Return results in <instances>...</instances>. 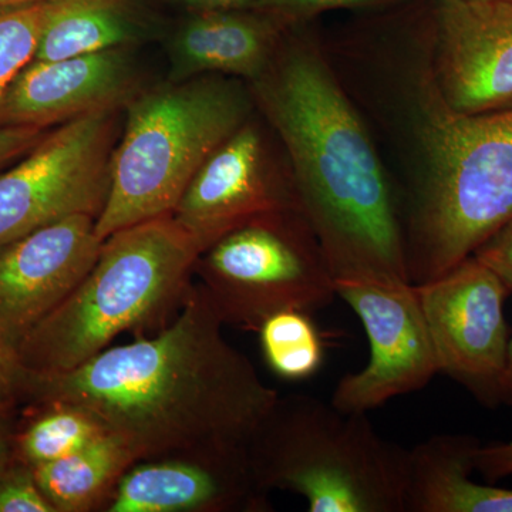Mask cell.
Returning <instances> with one entry per match:
<instances>
[{"instance_id": "6da1fadb", "label": "cell", "mask_w": 512, "mask_h": 512, "mask_svg": "<svg viewBox=\"0 0 512 512\" xmlns=\"http://www.w3.org/2000/svg\"><path fill=\"white\" fill-rule=\"evenodd\" d=\"M207 293L192 285L151 338L113 346L59 373L25 367L22 404H69L137 461L247 447L279 393L224 336Z\"/></svg>"}, {"instance_id": "7a4b0ae2", "label": "cell", "mask_w": 512, "mask_h": 512, "mask_svg": "<svg viewBox=\"0 0 512 512\" xmlns=\"http://www.w3.org/2000/svg\"><path fill=\"white\" fill-rule=\"evenodd\" d=\"M252 86L284 143L298 208L335 281L410 282L396 197L359 114L318 50L291 47Z\"/></svg>"}, {"instance_id": "3957f363", "label": "cell", "mask_w": 512, "mask_h": 512, "mask_svg": "<svg viewBox=\"0 0 512 512\" xmlns=\"http://www.w3.org/2000/svg\"><path fill=\"white\" fill-rule=\"evenodd\" d=\"M421 165L403 221L413 285L446 274L512 218V106L464 114L421 79Z\"/></svg>"}, {"instance_id": "277c9868", "label": "cell", "mask_w": 512, "mask_h": 512, "mask_svg": "<svg viewBox=\"0 0 512 512\" xmlns=\"http://www.w3.org/2000/svg\"><path fill=\"white\" fill-rule=\"evenodd\" d=\"M204 247L163 215L104 239L83 281L16 346L37 373L73 369L126 332L163 329L180 311Z\"/></svg>"}, {"instance_id": "5b68a950", "label": "cell", "mask_w": 512, "mask_h": 512, "mask_svg": "<svg viewBox=\"0 0 512 512\" xmlns=\"http://www.w3.org/2000/svg\"><path fill=\"white\" fill-rule=\"evenodd\" d=\"M247 451L265 491L301 495L309 511L406 512L409 450L380 436L367 413L279 394Z\"/></svg>"}, {"instance_id": "8992f818", "label": "cell", "mask_w": 512, "mask_h": 512, "mask_svg": "<svg viewBox=\"0 0 512 512\" xmlns=\"http://www.w3.org/2000/svg\"><path fill=\"white\" fill-rule=\"evenodd\" d=\"M237 83L205 77L171 84L128 103L126 127L111 154L110 191L96 220L101 239L173 214L207 158L248 123Z\"/></svg>"}, {"instance_id": "52a82bcc", "label": "cell", "mask_w": 512, "mask_h": 512, "mask_svg": "<svg viewBox=\"0 0 512 512\" xmlns=\"http://www.w3.org/2000/svg\"><path fill=\"white\" fill-rule=\"evenodd\" d=\"M194 275L222 323L248 332L274 313H313L338 298L326 256L299 208L228 232L198 256Z\"/></svg>"}, {"instance_id": "ba28073f", "label": "cell", "mask_w": 512, "mask_h": 512, "mask_svg": "<svg viewBox=\"0 0 512 512\" xmlns=\"http://www.w3.org/2000/svg\"><path fill=\"white\" fill-rule=\"evenodd\" d=\"M117 109L47 131L0 174V245L73 215L99 217L110 191Z\"/></svg>"}, {"instance_id": "9c48e42d", "label": "cell", "mask_w": 512, "mask_h": 512, "mask_svg": "<svg viewBox=\"0 0 512 512\" xmlns=\"http://www.w3.org/2000/svg\"><path fill=\"white\" fill-rule=\"evenodd\" d=\"M414 286L439 372L483 406H500L511 340L504 309L507 286L474 255Z\"/></svg>"}, {"instance_id": "30bf717a", "label": "cell", "mask_w": 512, "mask_h": 512, "mask_svg": "<svg viewBox=\"0 0 512 512\" xmlns=\"http://www.w3.org/2000/svg\"><path fill=\"white\" fill-rule=\"evenodd\" d=\"M335 288L362 322L370 357L362 370L339 380L333 406L367 413L423 389L439 375L416 286L399 279L349 278L336 279Z\"/></svg>"}, {"instance_id": "8fae6325", "label": "cell", "mask_w": 512, "mask_h": 512, "mask_svg": "<svg viewBox=\"0 0 512 512\" xmlns=\"http://www.w3.org/2000/svg\"><path fill=\"white\" fill-rule=\"evenodd\" d=\"M101 245L92 215H73L0 245V336L16 348L89 274Z\"/></svg>"}, {"instance_id": "7c38bea8", "label": "cell", "mask_w": 512, "mask_h": 512, "mask_svg": "<svg viewBox=\"0 0 512 512\" xmlns=\"http://www.w3.org/2000/svg\"><path fill=\"white\" fill-rule=\"evenodd\" d=\"M433 83L458 113L512 106L511 0H437Z\"/></svg>"}, {"instance_id": "4fadbf2b", "label": "cell", "mask_w": 512, "mask_h": 512, "mask_svg": "<svg viewBox=\"0 0 512 512\" xmlns=\"http://www.w3.org/2000/svg\"><path fill=\"white\" fill-rule=\"evenodd\" d=\"M247 447L136 461L121 476L104 512H264Z\"/></svg>"}, {"instance_id": "5bb4252c", "label": "cell", "mask_w": 512, "mask_h": 512, "mask_svg": "<svg viewBox=\"0 0 512 512\" xmlns=\"http://www.w3.org/2000/svg\"><path fill=\"white\" fill-rule=\"evenodd\" d=\"M288 208H298L293 185L266 164L261 134L247 123L201 165L173 217L205 251L241 225Z\"/></svg>"}, {"instance_id": "9a60e30c", "label": "cell", "mask_w": 512, "mask_h": 512, "mask_svg": "<svg viewBox=\"0 0 512 512\" xmlns=\"http://www.w3.org/2000/svg\"><path fill=\"white\" fill-rule=\"evenodd\" d=\"M124 49L33 60L10 84L0 126L47 128L127 103L136 87V72Z\"/></svg>"}, {"instance_id": "2e32d148", "label": "cell", "mask_w": 512, "mask_h": 512, "mask_svg": "<svg viewBox=\"0 0 512 512\" xmlns=\"http://www.w3.org/2000/svg\"><path fill=\"white\" fill-rule=\"evenodd\" d=\"M281 20L256 10L198 12L171 43L174 82L198 73H224L255 80L271 63Z\"/></svg>"}, {"instance_id": "e0dca14e", "label": "cell", "mask_w": 512, "mask_h": 512, "mask_svg": "<svg viewBox=\"0 0 512 512\" xmlns=\"http://www.w3.org/2000/svg\"><path fill=\"white\" fill-rule=\"evenodd\" d=\"M480 440L434 434L407 454L406 512H512V488L473 480Z\"/></svg>"}, {"instance_id": "ac0fdd59", "label": "cell", "mask_w": 512, "mask_h": 512, "mask_svg": "<svg viewBox=\"0 0 512 512\" xmlns=\"http://www.w3.org/2000/svg\"><path fill=\"white\" fill-rule=\"evenodd\" d=\"M136 457L104 433L70 456L33 468L37 484L56 512L103 511Z\"/></svg>"}, {"instance_id": "d6986e66", "label": "cell", "mask_w": 512, "mask_h": 512, "mask_svg": "<svg viewBox=\"0 0 512 512\" xmlns=\"http://www.w3.org/2000/svg\"><path fill=\"white\" fill-rule=\"evenodd\" d=\"M126 0H55L35 60H63L126 47L136 37Z\"/></svg>"}, {"instance_id": "ffe728a7", "label": "cell", "mask_w": 512, "mask_h": 512, "mask_svg": "<svg viewBox=\"0 0 512 512\" xmlns=\"http://www.w3.org/2000/svg\"><path fill=\"white\" fill-rule=\"evenodd\" d=\"M30 409L25 424L13 430V454L32 468L70 456L106 433L90 414L69 404Z\"/></svg>"}, {"instance_id": "44dd1931", "label": "cell", "mask_w": 512, "mask_h": 512, "mask_svg": "<svg viewBox=\"0 0 512 512\" xmlns=\"http://www.w3.org/2000/svg\"><path fill=\"white\" fill-rule=\"evenodd\" d=\"M269 369L288 382H301L319 372L325 345L312 313L288 309L266 318L256 330Z\"/></svg>"}, {"instance_id": "7402d4cb", "label": "cell", "mask_w": 512, "mask_h": 512, "mask_svg": "<svg viewBox=\"0 0 512 512\" xmlns=\"http://www.w3.org/2000/svg\"><path fill=\"white\" fill-rule=\"evenodd\" d=\"M53 5L55 0L0 6V113L10 84L35 60Z\"/></svg>"}, {"instance_id": "603a6c76", "label": "cell", "mask_w": 512, "mask_h": 512, "mask_svg": "<svg viewBox=\"0 0 512 512\" xmlns=\"http://www.w3.org/2000/svg\"><path fill=\"white\" fill-rule=\"evenodd\" d=\"M0 512H56L37 484L32 467L13 460L0 473Z\"/></svg>"}, {"instance_id": "cb8c5ba5", "label": "cell", "mask_w": 512, "mask_h": 512, "mask_svg": "<svg viewBox=\"0 0 512 512\" xmlns=\"http://www.w3.org/2000/svg\"><path fill=\"white\" fill-rule=\"evenodd\" d=\"M397 0H264L259 12L268 13L284 22L311 18L322 12L335 9L367 8Z\"/></svg>"}, {"instance_id": "d4e9b609", "label": "cell", "mask_w": 512, "mask_h": 512, "mask_svg": "<svg viewBox=\"0 0 512 512\" xmlns=\"http://www.w3.org/2000/svg\"><path fill=\"white\" fill-rule=\"evenodd\" d=\"M25 367L20 363L15 346L0 336V417H8L22 404Z\"/></svg>"}, {"instance_id": "484cf974", "label": "cell", "mask_w": 512, "mask_h": 512, "mask_svg": "<svg viewBox=\"0 0 512 512\" xmlns=\"http://www.w3.org/2000/svg\"><path fill=\"white\" fill-rule=\"evenodd\" d=\"M498 275L512 293V218L473 254Z\"/></svg>"}, {"instance_id": "4316f807", "label": "cell", "mask_w": 512, "mask_h": 512, "mask_svg": "<svg viewBox=\"0 0 512 512\" xmlns=\"http://www.w3.org/2000/svg\"><path fill=\"white\" fill-rule=\"evenodd\" d=\"M46 133V128L39 127H0V168L28 154Z\"/></svg>"}, {"instance_id": "83f0119b", "label": "cell", "mask_w": 512, "mask_h": 512, "mask_svg": "<svg viewBox=\"0 0 512 512\" xmlns=\"http://www.w3.org/2000/svg\"><path fill=\"white\" fill-rule=\"evenodd\" d=\"M476 471L487 481L512 476V441L478 448Z\"/></svg>"}, {"instance_id": "f1b7e54d", "label": "cell", "mask_w": 512, "mask_h": 512, "mask_svg": "<svg viewBox=\"0 0 512 512\" xmlns=\"http://www.w3.org/2000/svg\"><path fill=\"white\" fill-rule=\"evenodd\" d=\"M195 12H229V10H261L264 0H177Z\"/></svg>"}, {"instance_id": "f546056e", "label": "cell", "mask_w": 512, "mask_h": 512, "mask_svg": "<svg viewBox=\"0 0 512 512\" xmlns=\"http://www.w3.org/2000/svg\"><path fill=\"white\" fill-rule=\"evenodd\" d=\"M8 417H0V473L15 460L13 454V430L10 429Z\"/></svg>"}, {"instance_id": "4dcf8cb0", "label": "cell", "mask_w": 512, "mask_h": 512, "mask_svg": "<svg viewBox=\"0 0 512 512\" xmlns=\"http://www.w3.org/2000/svg\"><path fill=\"white\" fill-rule=\"evenodd\" d=\"M501 404L512 409V338L508 346L507 363H505L503 382H501Z\"/></svg>"}, {"instance_id": "1f68e13d", "label": "cell", "mask_w": 512, "mask_h": 512, "mask_svg": "<svg viewBox=\"0 0 512 512\" xmlns=\"http://www.w3.org/2000/svg\"><path fill=\"white\" fill-rule=\"evenodd\" d=\"M43 2V0H0V6L22 5V3Z\"/></svg>"}, {"instance_id": "d6a6232c", "label": "cell", "mask_w": 512, "mask_h": 512, "mask_svg": "<svg viewBox=\"0 0 512 512\" xmlns=\"http://www.w3.org/2000/svg\"><path fill=\"white\" fill-rule=\"evenodd\" d=\"M511 2H512V0H511Z\"/></svg>"}]
</instances>
